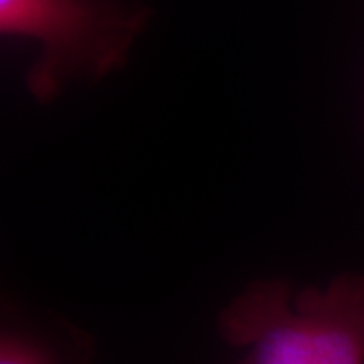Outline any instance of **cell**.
Listing matches in <instances>:
<instances>
[{"mask_svg": "<svg viewBox=\"0 0 364 364\" xmlns=\"http://www.w3.org/2000/svg\"><path fill=\"white\" fill-rule=\"evenodd\" d=\"M217 330L241 352L233 364H364V275L304 289L253 282L223 308Z\"/></svg>", "mask_w": 364, "mask_h": 364, "instance_id": "1", "label": "cell"}, {"mask_svg": "<svg viewBox=\"0 0 364 364\" xmlns=\"http://www.w3.org/2000/svg\"><path fill=\"white\" fill-rule=\"evenodd\" d=\"M91 354L87 336L65 322L0 308V364H91Z\"/></svg>", "mask_w": 364, "mask_h": 364, "instance_id": "3", "label": "cell"}, {"mask_svg": "<svg viewBox=\"0 0 364 364\" xmlns=\"http://www.w3.org/2000/svg\"><path fill=\"white\" fill-rule=\"evenodd\" d=\"M150 18L136 0H0V37L37 45L25 87L41 105L117 73Z\"/></svg>", "mask_w": 364, "mask_h": 364, "instance_id": "2", "label": "cell"}]
</instances>
